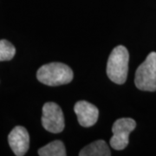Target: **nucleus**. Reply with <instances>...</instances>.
Instances as JSON below:
<instances>
[{"label":"nucleus","instance_id":"nucleus-1","mask_svg":"<svg viewBox=\"0 0 156 156\" xmlns=\"http://www.w3.org/2000/svg\"><path fill=\"white\" fill-rule=\"evenodd\" d=\"M37 77L40 83L48 86H59L69 83L74 74L68 65L62 62H50L39 68Z\"/></svg>","mask_w":156,"mask_h":156},{"label":"nucleus","instance_id":"nucleus-2","mask_svg":"<svg viewBox=\"0 0 156 156\" xmlns=\"http://www.w3.org/2000/svg\"><path fill=\"white\" fill-rule=\"evenodd\" d=\"M129 54L126 47L117 46L109 55L107 63V75L115 83L123 84L128 77Z\"/></svg>","mask_w":156,"mask_h":156},{"label":"nucleus","instance_id":"nucleus-3","mask_svg":"<svg viewBox=\"0 0 156 156\" xmlns=\"http://www.w3.org/2000/svg\"><path fill=\"white\" fill-rule=\"evenodd\" d=\"M137 89L143 91H156V52H151L140 65L134 77Z\"/></svg>","mask_w":156,"mask_h":156},{"label":"nucleus","instance_id":"nucleus-4","mask_svg":"<svg viewBox=\"0 0 156 156\" xmlns=\"http://www.w3.org/2000/svg\"><path fill=\"white\" fill-rule=\"evenodd\" d=\"M136 127L135 121L131 118H121L115 122L112 127L113 136L110 146L115 150H123L129 142V134Z\"/></svg>","mask_w":156,"mask_h":156},{"label":"nucleus","instance_id":"nucleus-5","mask_svg":"<svg viewBox=\"0 0 156 156\" xmlns=\"http://www.w3.org/2000/svg\"><path fill=\"white\" fill-rule=\"evenodd\" d=\"M42 124L45 130L53 134L61 133L65 122L62 108L55 102H46L43 106Z\"/></svg>","mask_w":156,"mask_h":156},{"label":"nucleus","instance_id":"nucleus-6","mask_svg":"<svg viewBox=\"0 0 156 156\" xmlns=\"http://www.w3.org/2000/svg\"><path fill=\"white\" fill-rule=\"evenodd\" d=\"M8 142L11 150L16 155H24L30 147V135L28 131L22 126L15 127L9 134Z\"/></svg>","mask_w":156,"mask_h":156},{"label":"nucleus","instance_id":"nucleus-7","mask_svg":"<svg viewBox=\"0 0 156 156\" xmlns=\"http://www.w3.org/2000/svg\"><path fill=\"white\" fill-rule=\"evenodd\" d=\"M74 110L77 115L78 122L83 127H92L98 120V108L89 101H79L75 104Z\"/></svg>","mask_w":156,"mask_h":156},{"label":"nucleus","instance_id":"nucleus-8","mask_svg":"<svg viewBox=\"0 0 156 156\" xmlns=\"http://www.w3.org/2000/svg\"><path fill=\"white\" fill-rule=\"evenodd\" d=\"M80 156H109L111 152L106 142L99 140L86 146L79 153Z\"/></svg>","mask_w":156,"mask_h":156},{"label":"nucleus","instance_id":"nucleus-9","mask_svg":"<svg viewBox=\"0 0 156 156\" xmlns=\"http://www.w3.org/2000/svg\"><path fill=\"white\" fill-rule=\"evenodd\" d=\"M40 156H65V146L61 140H54L41 147L38 150Z\"/></svg>","mask_w":156,"mask_h":156},{"label":"nucleus","instance_id":"nucleus-10","mask_svg":"<svg viewBox=\"0 0 156 156\" xmlns=\"http://www.w3.org/2000/svg\"><path fill=\"white\" fill-rule=\"evenodd\" d=\"M16 54L14 45L7 40H0V62L10 61Z\"/></svg>","mask_w":156,"mask_h":156}]
</instances>
